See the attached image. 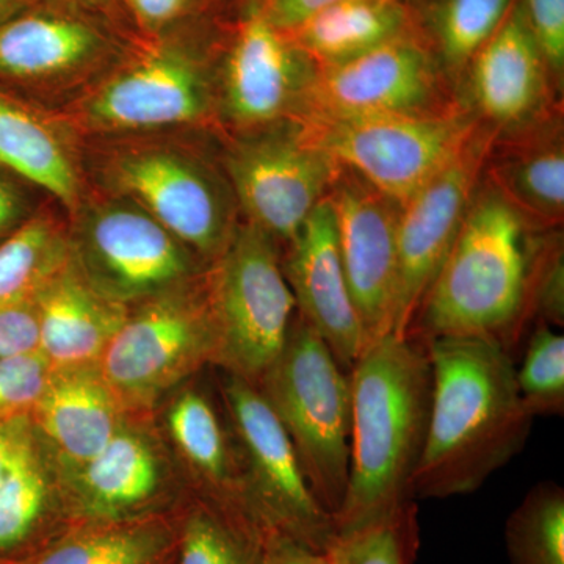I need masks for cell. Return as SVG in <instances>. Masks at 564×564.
Masks as SVG:
<instances>
[{
	"instance_id": "1",
	"label": "cell",
	"mask_w": 564,
	"mask_h": 564,
	"mask_svg": "<svg viewBox=\"0 0 564 564\" xmlns=\"http://www.w3.org/2000/svg\"><path fill=\"white\" fill-rule=\"evenodd\" d=\"M429 345L432 404L413 499L477 491L524 447L532 414L516 384L511 352L481 337H436Z\"/></svg>"
},
{
	"instance_id": "2",
	"label": "cell",
	"mask_w": 564,
	"mask_h": 564,
	"mask_svg": "<svg viewBox=\"0 0 564 564\" xmlns=\"http://www.w3.org/2000/svg\"><path fill=\"white\" fill-rule=\"evenodd\" d=\"M350 381V474L334 518L337 533L414 502L413 478L432 404L429 345L417 337L388 334L359 356Z\"/></svg>"
},
{
	"instance_id": "3",
	"label": "cell",
	"mask_w": 564,
	"mask_h": 564,
	"mask_svg": "<svg viewBox=\"0 0 564 564\" xmlns=\"http://www.w3.org/2000/svg\"><path fill=\"white\" fill-rule=\"evenodd\" d=\"M533 231L507 196L488 177L481 180L406 336L425 344L481 337L510 351L530 318Z\"/></svg>"
},
{
	"instance_id": "4",
	"label": "cell",
	"mask_w": 564,
	"mask_h": 564,
	"mask_svg": "<svg viewBox=\"0 0 564 564\" xmlns=\"http://www.w3.org/2000/svg\"><path fill=\"white\" fill-rule=\"evenodd\" d=\"M195 17L137 33L120 61L61 115L87 139L195 131L218 124V57Z\"/></svg>"
},
{
	"instance_id": "5",
	"label": "cell",
	"mask_w": 564,
	"mask_h": 564,
	"mask_svg": "<svg viewBox=\"0 0 564 564\" xmlns=\"http://www.w3.org/2000/svg\"><path fill=\"white\" fill-rule=\"evenodd\" d=\"M180 132L87 139L85 169L95 188L137 204L210 265L231 242L239 206L221 162Z\"/></svg>"
},
{
	"instance_id": "6",
	"label": "cell",
	"mask_w": 564,
	"mask_h": 564,
	"mask_svg": "<svg viewBox=\"0 0 564 564\" xmlns=\"http://www.w3.org/2000/svg\"><path fill=\"white\" fill-rule=\"evenodd\" d=\"M256 386L291 437L318 502L336 518L350 474V373L296 314L281 355Z\"/></svg>"
},
{
	"instance_id": "7",
	"label": "cell",
	"mask_w": 564,
	"mask_h": 564,
	"mask_svg": "<svg viewBox=\"0 0 564 564\" xmlns=\"http://www.w3.org/2000/svg\"><path fill=\"white\" fill-rule=\"evenodd\" d=\"M120 22L62 0H39L0 24V85L61 110L128 50Z\"/></svg>"
},
{
	"instance_id": "8",
	"label": "cell",
	"mask_w": 564,
	"mask_h": 564,
	"mask_svg": "<svg viewBox=\"0 0 564 564\" xmlns=\"http://www.w3.org/2000/svg\"><path fill=\"white\" fill-rule=\"evenodd\" d=\"M207 288L218 336L215 364L258 384L281 355L299 314L282 270L280 242L240 221L207 269Z\"/></svg>"
},
{
	"instance_id": "9",
	"label": "cell",
	"mask_w": 564,
	"mask_h": 564,
	"mask_svg": "<svg viewBox=\"0 0 564 564\" xmlns=\"http://www.w3.org/2000/svg\"><path fill=\"white\" fill-rule=\"evenodd\" d=\"M218 336L207 270L129 307L98 369L124 410L148 408L204 364L217 362Z\"/></svg>"
},
{
	"instance_id": "10",
	"label": "cell",
	"mask_w": 564,
	"mask_h": 564,
	"mask_svg": "<svg viewBox=\"0 0 564 564\" xmlns=\"http://www.w3.org/2000/svg\"><path fill=\"white\" fill-rule=\"evenodd\" d=\"M315 147L403 206L445 169L480 128L474 111L296 118Z\"/></svg>"
},
{
	"instance_id": "11",
	"label": "cell",
	"mask_w": 564,
	"mask_h": 564,
	"mask_svg": "<svg viewBox=\"0 0 564 564\" xmlns=\"http://www.w3.org/2000/svg\"><path fill=\"white\" fill-rule=\"evenodd\" d=\"M68 226L70 256L115 302L133 306L202 276L203 261L161 223L121 196L88 188Z\"/></svg>"
},
{
	"instance_id": "12",
	"label": "cell",
	"mask_w": 564,
	"mask_h": 564,
	"mask_svg": "<svg viewBox=\"0 0 564 564\" xmlns=\"http://www.w3.org/2000/svg\"><path fill=\"white\" fill-rule=\"evenodd\" d=\"M223 399L242 452L248 514L265 533L328 552L337 536L333 516L315 497L291 437L258 386L228 373Z\"/></svg>"
},
{
	"instance_id": "13",
	"label": "cell",
	"mask_w": 564,
	"mask_h": 564,
	"mask_svg": "<svg viewBox=\"0 0 564 564\" xmlns=\"http://www.w3.org/2000/svg\"><path fill=\"white\" fill-rule=\"evenodd\" d=\"M221 165L245 221L285 245L328 195L340 166L296 120L234 133Z\"/></svg>"
},
{
	"instance_id": "14",
	"label": "cell",
	"mask_w": 564,
	"mask_h": 564,
	"mask_svg": "<svg viewBox=\"0 0 564 564\" xmlns=\"http://www.w3.org/2000/svg\"><path fill=\"white\" fill-rule=\"evenodd\" d=\"M317 66L289 33L248 7L218 57L217 120L234 133L296 120L306 109Z\"/></svg>"
},
{
	"instance_id": "15",
	"label": "cell",
	"mask_w": 564,
	"mask_h": 564,
	"mask_svg": "<svg viewBox=\"0 0 564 564\" xmlns=\"http://www.w3.org/2000/svg\"><path fill=\"white\" fill-rule=\"evenodd\" d=\"M497 133L481 122L463 151L400 207L399 281L391 334L406 336L426 291L454 245Z\"/></svg>"
},
{
	"instance_id": "16",
	"label": "cell",
	"mask_w": 564,
	"mask_h": 564,
	"mask_svg": "<svg viewBox=\"0 0 564 564\" xmlns=\"http://www.w3.org/2000/svg\"><path fill=\"white\" fill-rule=\"evenodd\" d=\"M462 107L451 101L440 65L406 33L350 62L317 68L303 115L432 117Z\"/></svg>"
},
{
	"instance_id": "17",
	"label": "cell",
	"mask_w": 564,
	"mask_h": 564,
	"mask_svg": "<svg viewBox=\"0 0 564 564\" xmlns=\"http://www.w3.org/2000/svg\"><path fill=\"white\" fill-rule=\"evenodd\" d=\"M326 196L336 218L352 302L370 345L393 329L400 204L343 165Z\"/></svg>"
},
{
	"instance_id": "18",
	"label": "cell",
	"mask_w": 564,
	"mask_h": 564,
	"mask_svg": "<svg viewBox=\"0 0 564 564\" xmlns=\"http://www.w3.org/2000/svg\"><path fill=\"white\" fill-rule=\"evenodd\" d=\"M282 270L300 317L313 326L336 361L350 373L369 343L345 274L328 196L314 207L288 243Z\"/></svg>"
},
{
	"instance_id": "19",
	"label": "cell",
	"mask_w": 564,
	"mask_h": 564,
	"mask_svg": "<svg viewBox=\"0 0 564 564\" xmlns=\"http://www.w3.org/2000/svg\"><path fill=\"white\" fill-rule=\"evenodd\" d=\"M0 169L50 193L73 215L90 188L85 140L61 111L0 85Z\"/></svg>"
},
{
	"instance_id": "20",
	"label": "cell",
	"mask_w": 564,
	"mask_h": 564,
	"mask_svg": "<svg viewBox=\"0 0 564 564\" xmlns=\"http://www.w3.org/2000/svg\"><path fill=\"white\" fill-rule=\"evenodd\" d=\"M466 70L475 115L494 132L521 133L547 121L552 73L521 7H513Z\"/></svg>"
},
{
	"instance_id": "21",
	"label": "cell",
	"mask_w": 564,
	"mask_h": 564,
	"mask_svg": "<svg viewBox=\"0 0 564 564\" xmlns=\"http://www.w3.org/2000/svg\"><path fill=\"white\" fill-rule=\"evenodd\" d=\"M35 306L40 351L54 369L98 364L131 307L99 292L73 256L41 285Z\"/></svg>"
},
{
	"instance_id": "22",
	"label": "cell",
	"mask_w": 564,
	"mask_h": 564,
	"mask_svg": "<svg viewBox=\"0 0 564 564\" xmlns=\"http://www.w3.org/2000/svg\"><path fill=\"white\" fill-rule=\"evenodd\" d=\"M122 411L98 364H90L52 370L32 413L58 455L79 470L121 429Z\"/></svg>"
},
{
	"instance_id": "23",
	"label": "cell",
	"mask_w": 564,
	"mask_h": 564,
	"mask_svg": "<svg viewBox=\"0 0 564 564\" xmlns=\"http://www.w3.org/2000/svg\"><path fill=\"white\" fill-rule=\"evenodd\" d=\"M545 121L540 129L491 151L485 174L534 229L562 225L564 215V147L562 126Z\"/></svg>"
},
{
	"instance_id": "24",
	"label": "cell",
	"mask_w": 564,
	"mask_h": 564,
	"mask_svg": "<svg viewBox=\"0 0 564 564\" xmlns=\"http://www.w3.org/2000/svg\"><path fill=\"white\" fill-rule=\"evenodd\" d=\"M408 33L400 0H336L289 32L317 68L340 65Z\"/></svg>"
},
{
	"instance_id": "25",
	"label": "cell",
	"mask_w": 564,
	"mask_h": 564,
	"mask_svg": "<svg viewBox=\"0 0 564 564\" xmlns=\"http://www.w3.org/2000/svg\"><path fill=\"white\" fill-rule=\"evenodd\" d=\"M77 474L82 503L99 518L135 510L154 496L161 481L151 445L124 426Z\"/></svg>"
},
{
	"instance_id": "26",
	"label": "cell",
	"mask_w": 564,
	"mask_h": 564,
	"mask_svg": "<svg viewBox=\"0 0 564 564\" xmlns=\"http://www.w3.org/2000/svg\"><path fill=\"white\" fill-rule=\"evenodd\" d=\"M169 429L182 456L220 502L248 514L242 456L234 452L210 400L198 391L182 392L170 408Z\"/></svg>"
},
{
	"instance_id": "27",
	"label": "cell",
	"mask_w": 564,
	"mask_h": 564,
	"mask_svg": "<svg viewBox=\"0 0 564 564\" xmlns=\"http://www.w3.org/2000/svg\"><path fill=\"white\" fill-rule=\"evenodd\" d=\"M70 258L68 226L36 212L0 243V310L31 300Z\"/></svg>"
},
{
	"instance_id": "28",
	"label": "cell",
	"mask_w": 564,
	"mask_h": 564,
	"mask_svg": "<svg viewBox=\"0 0 564 564\" xmlns=\"http://www.w3.org/2000/svg\"><path fill=\"white\" fill-rule=\"evenodd\" d=\"M265 536L232 505L198 508L182 530L180 564H262Z\"/></svg>"
},
{
	"instance_id": "29",
	"label": "cell",
	"mask_w": 564,
	"mask_h": 564,
	"mask_svg": "<svg viewBox=\"0 0 564 564\" xmlns=\"http://www.w3.org/2000/svg\"><path fill=\"white\" fill-rule=\"evenodd\" d=\"M169 544L158 524L106 525L66 538L31 564H155Z\"/></svg>"
},
{
	"instance_id": "30",
	"label": "cell",
	"mask_w": 564,
	"mask_h": 564,
	"mask_svg": "<svg viewBox=\"0 0 564 564\" xmlns=\"http://www.w3.org/2000/svg\"><path fill=\"white\" fill-rule=\"evenodd\" d=\"M505 544L510 564H564V491L543 481L508 518Z\"/></svg>"
},
{
	"instance_id": "31",
	"label": "cell",
	"mask_w": 564,
	"mask_h": 564,
	"mask_svg": "<svg viewBox=\"0 0 564 564\" xmlns=\"http://www.w3.org/2000/svg\"><path fill=\"white\" fill-rule=\"evenodd\" d=\"M513 0H441L436 39L444 68L462 76L478 51L507 20Z\"/></svg>"
},
{
	"instance_id": "32",
	"label": "cell",
	"mask_w": 564,
	"mask_h": 564,
	"mask_svg": "<svg viewBox=\"0 0 564 564\" xmlns=\"http://www.w3.org/2000/svg\"><path fill=\"white\" fill-rule=\"evenodd\" d=\"M417 549V508L411 502L369 524L337 533L326 554L332 564H414Z\"/></svg>"
},
{
	"instance_id": "33",
	"label": "cell",
	"mask_w": 564,
	"mask_h": 564,
	"mask_svg": "<svg viewBox=\"0 0 564 564\" xmlns=\"http://www.w3.org/2000/svg\"><path fill=\"white\" fill-rule=\"evenodd\" d=\"M46 502V475L29 436L0 481V552L18 547L31 536Z\"/></svg>"
},
{
	"instance_id": "34",
	"label": "cell",
	"mask_w": 564,
	"mask_h": 564,
	"mask_svg": "<svg viewBox=\"0 0 564 564\" xmlns=\"http://www.w3.org/2000/svg\"><path fill=\"white\" fill-rule=\"evenodd\" d=\"M516 384L525 410L536 415L564 413V336L554 326L541 323L529 344Z\"/></svg>"
},
{
	"instance_id": "35",
	"label": "cell",
	"mask_w": 564,
	"mask_h": 564,
	"mask_svg": "<svg viewBox=\"0 0 564 564\" xmlns=\"http://www.w3.org/2000/svg\"><path fill=\"white\" fill-rule=\"evenodd\" d=\"M52 364L40 350L0 359V419L33 410L50 383Z\"/></svg>"
},
{
	"instance_id": "36",
	"label": "cell",
	"mask_w": 564,
	"mask_h": 564,
	"mask_svg": "<svg viewBox=\"0 0 564 564\" xmlns=\"http://www.w3.org/2000/svg\"><path fill=\"white\" fill-rule=\"evenodd\" d=\"M545 325L564 326V258L562 242H538L530 276L529 315Z\"/></svg>"
},
{
	"instance_id": "37",
	"label": "cell",
	"mask_w": 564,
	"mask_h": 564,
	"mask_svg": "<svg viewBox=\"0 0 564 564\" xmlns=\"http://www.w3.org/2000/svg\"><path fill=\"white\" fill-rule=\"evenodd\" d=\"M521 9L552 76L558 79L564 68V0H524Z\"/></svg>"
},
{
	"instance_id": "38",
	"label": "cell",
	"mask_w": 564,
	"mask_h": 564,
	"mask_svg": "<svg viewBox=\"0 0 564 564\" xmlns=\"http://www.w3.org/2000/svg\"><path fill=\"white\" fill-rule=\"evenodd\" d=\"M40 350L35 296L0 310V359Z\"/></svg>"
},
{
	"instance_id": "39",
	"label": "cell",
	"mask_w": 564,
	"mask_h": 564,
	"mask_svg": "<svg viewBox=\"0 0 564 564\" xmlns=\"http://www.w3.org/2000/svg\"><path fill=\"white\" fill-rule=\"evenodd\" d=\"M198 0H120L140 35H158L195 17Z\"/></svg>"
},
{
	"instance_id": "40",
	"label": "cell",
	"mask_w": 564,
	"mask_h": 564,
	"mask_svg": "<svg viewBox=\"0 0 564 564\" xmlns=\"http://www.w3.org/2000/svg\"><path fill=\"white\" fill-rule=\"evenodd\" d=\"M24 188L6 170H0V243L33 217Z\"/></svg>"
},
{
	"instance_id": "41",
	"label": "cell",
	"mask_w": 564,
	"mask_h": 564,
	"mask_svg": "<svg viewBox=\"0 0 564 564\" xmlns=\"http://www.w3.org/2000/svg\"><path fill=\"white\" fill-rule=\"evenodd\" d=\"M333 2L336 0H261L269 20L285 33L295 31L304 21Z\"/></svg>"
},
{
	"instance_id": "42",
	"label": "cell",
	"mask_w": 564,
	"mask_h": 564,
	"mask_svg": "<svg viewBox=\"0 0 564 564\" xmlns=\"http://www.w3.org/2000/svg\"><path fill=\"white\" fill-rule=\"evenodd\" d=\"M262 564H332L326 552L314 551L281 534L269 533L263 544Z\"/></svg>"
},
{
	"instance_id": "43",
	"label": "cell",
	"mask_w": 564,
	"mask_h": 564,
	"mask_svg": "<svg viewBox=\"0 0 564 564\" xmlns=\"http://www.w3.org/2000/svg\"><path fill=\"white\" fill-rule=\"evenodd\" d=\"M29 430L20 417L0 419V481L9 473L22 444L29 440Z\"/></svg>"
},
{
	"instance_id": "44",
	"label": "cell",
	"mask_w": 564,
	"mask_h": 564,
	"mask_svg": "<svg viewBox=\"0 0 564 564\" xmlns=\"http://www.w3.org/2000/svg\"><path fill=\"white\" fill-rule=\"evenodd\" d=\"M62 2L73 3V6L82 7L101 13L104 17L110 18V20L120 22L122 24V18L126 17L124 11L121 9L120 0H62Z\"/></svg>"
},
{
	"instance_id": "45",
	"label": "cell",
	"mask_w": 564,
	"mask_h": 564,
	"mask_svg": "<svg viewBox=\"0 0 564 564\" xmlns=\"http://www.w3.org/2000/svg\"><path fill=\"white\" fill-rule=\"evenodd\" d=\"M35 2L39 0H0V24Z\"/></svg>"
}]
</instances>
